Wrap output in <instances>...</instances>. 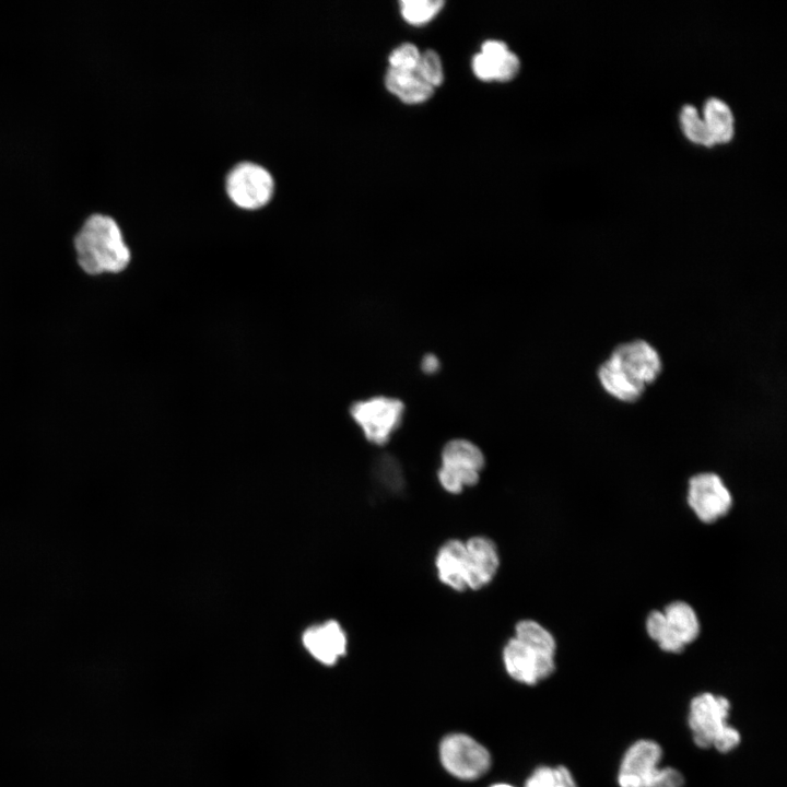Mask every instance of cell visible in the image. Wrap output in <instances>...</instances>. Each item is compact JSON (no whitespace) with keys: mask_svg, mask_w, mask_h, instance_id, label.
Wrapping results in <instances>:
<instances>
[{"mask_svg":"<svg viewBox=\"0 0 787 787\" xmlns=\"http://www.w3.org/2000/svg\"><path fill=\"white\" fill-rule=\"evenodd\" d=\"M80 268L91 275L119 273L131 261V250L117 220L105 212H92L73 237Z\"/></svg>","mask_w":787,"mask_h":787,"instance_id":"1","label":"cell"},{"mask_svg":"<svg viewBox=\"0 0 787 787\" xmlns=\"http://www.w3.org/2000/svg\"><path fill=\"white\" fill-rule=\"evenodd\" d=\"M729 712L730 703L721 695L704 692L693 697L688 724L694 743L702 749L714 748L721 753L736 749L741 736L728 724Z\"/></svg>","mask_w":787,"mask_h":787,"instance_id":"2","label":"cell"},{"mask_svg":"<svg viewBox=\"0 0 787 787\" xmlns=\"http://www.w3.org/2000/svg\"><path fill=\"white\" fill-rule=\"evenodd\" d=\"M662 749L654 740L632 743L622 756L618 771L619 787H682V774L670 766H660Z\"/></svg>","mask_w":787,"mask_h":787,"instance_id":"3","label":"cell"},{"mask_svg":"<svg viewBox=\"0 0 787 787\" xmlns=\"http://www.w3.org/2000/svg\"><path fill=\"white\" fill-rule=\"evenodd\" d=\"M484 466V454L477 444L466 438H454L441 451L437 480L443 490L457 495L480 481Z\"/></svg>","mask_w":787,"mask_h":787,"instance_id":"4","label":"cell"},{"mask_svg":"<svg viewBox=\"0 0 787 787\" xmlns=\"http://www.w3.org/2000/svg\"><path fill=\"white\" fill-rule=\"evenodd\" d=\"M404 403L397 398L375 396L350 407V415L364 437L374 445H385L401 425Z\"/></svg>","mask_w":787,"mask_h":787,"instance_id":"5","label":"cell"},{"mask_svg":"<svg viewBox=\"0 0 787 787\" xmlns=\"http://www.w3.org/2000/svg\"><path fill=\"white\" fill-rule=\"evenodd\" d=\"M225 192L235 207L247 211L259 210L271 201L274 179L262 165L240 162L227 173Z\"/></svg>","mask_w":787,"mask_h":787,"instance_id":"6","label":"cell"},{"mask_svg":"<svg viewBox=\"0 0 787 787\" xmlns=\"http://www.w3.org/2000/svg\"><path fill=\"white\" fill-rule=\"evenodd\" d=\"M439 757L449 774L463 780L481 777L491 766L490 752L465 733L446 736L439 745Z\"/></svg>","mask_w":787,"mask_h":787,"instance_id":"7","label":"cell"},{"mask_svg":"<svg viewBox=\"0 0 787 787\" xmlns=\"http://www.w3.org/2000/svg\"><path fill=\"white\" fill-rule=\"evenodd\" d=\"M503 662L514 680L528 685L547 679L555 669L553 654L528 645L515 636L503 648Z\"/></svg>","mask_w":787,"mask_h":787,"instance_id":"8","label":"cell"},{"mask_svg":"<svg viewBox=\"0 0 787 787\" xmlns=\"http://www.w3.org/2000/svg\"><path fill=\"white\" fill-rule=\"evenodd\" d=\"M688 503L703 522L709 524L728 513L732 498L719 475L704 472L690 479Z\"/></svg>","mask_w":787,"mask_h":787,"instance_id":"9","label":"cell"},{"mask_svg":"<svg viewBox=\"0 0 787 787\" xmlns=\"http://www.w3.org/2000/svg\"><path fill=\"white\" fill-rule=\"evenodd\" d=\"M608 360L629 379L644 386L653 383L662 367L656 349L644 340L619 344Z\"/></svg>","mask_w":787,"mask_h":787,"instance_id":"10","label":"cell"},{"mask_svg":"<svg viewBox=\"0 0 787 787\" xmlns=\"http://www.w3.org/2000/svg\"><path fill=\"white\" fill-rule=\"evenodd\" d=\"M467 589L480 590L492 583L500 568L496 543L485 536H473L465 541Z\"/></svg>","mask_w":787,"mask_h":787,"instance_id":"11","label":"cell"},{"mask_svg":"<svg viewBox=\"0 0 787 787\" xmlns=\"http://www.w3.org/2000/svg\"><path fill=\"white\" fill-rule=\"evenodd\" d=\"M302 643L317 661L332 666L345 655L348 637L338 621L328 620L308 626L302 634Z\"/></svg>","mask_w":787,"mask_h":787,"instance_id":"12","label":"cell"},{"mask_svg":"<svg viewBox=\"0 0 787 787\" xmlns=\"http://www.w3.org/2000/svg\"><path fill=\"white\" fill-rule=\"evenodd\" d=\"M435 568L443 585L457 592L467 590L465 541L446 540L436 552Z\"/></svg>","mask_w":787,"mask_h":787,"instance_id":"13","label":"cell"},{"mask_svg":"<svg viewBox=\"0 0 787 787\" xmlns=\"http://www.w3.org/2000/svg\"><path fill=\"white\" fill-rule=\"evenodd\" d=\"M385 84L389 92L406 104L423 103L434 93V87L421 78L415 68L412 70L389 68Z\"/></svg>","mask_w":787,"mask_h":787,"instance_id":"14","label":"cell"},{"mask_svg":"<svg viewBox=\"0 0 787 787\" xmlns=\"http://www.w3.org/2000/svg\"><path fill=\"white\" fill-rule=\"evenodd\" d=\"M598 378L607 392L624 402H634L638 400L646 387L629 379L609 360L603 362L598 368Z\"/></svg>","mask_w":787,"mask_h":787,"instance_id":"15","label":"cell"},{"mask_svg":"<svg viewBox=\"0 0 787 787\" xmlns=\"http://www.w3.org/2000/svg\"><path fill=\"white\" fill-rule=\"evenodd\" d=\"M668 629L684 646L692 643L700 633V623L693 608L683 601H674L665 609Z\"/></svg>","mask_w":787,"mask_h":787,"instance_id":"16","label":"cell"},{"mask_svg":"<svg viewBox=\"0 0 787 787\" xmlns=\"http://www.w3.org/2000/svg\"><path fill=\"white\" fill-rule=\"evenodd\" d=\"M703 120L714 143L729 142L735 133L733 115L729 106L719 98H708L703 107Z\"/></svg>","mask_w":787,"mask_h":787,"instance_id":"17","label":"cell"},{"mask_svg":"<svg viewBox=\"0 0 787 787\" xmlns=\"http://www.w3.org/2000/svg\"><path fill=\"white\" fill-rule=\"evenodd\" d=\"M514 636L519 641L555 655V639L552 634L537 621L524 619L516 623Z\"/></svg>","mask_w":787,"mask_h":787,"instance_id":"18","label":"cell"},{"mask_svg":"<svg viewBox=\"0 0 787 787\" xmlns=\"http://www.w3.org/2000/svg\"><path fill=\"white\" fill-rule=\"evenodd\" d=\"M525 787H578V785L567 767L541 765L527 778Z\"/></svg>","mask_w":787,"mask_h":787,"instance_id":"19","label":"cell"},{"mask_svg":"<svg viewBox=\"0 0 787 787\" xmlns=\"http://www.w3.org/2000/svg\"><path fill=\"white\" fill-rule=\"evenodd\" d=\"M680 124L685 137L690 141L704 146H712L715 144L703 118L693 105H685L682 107L680 113Z\"/></svg>","mask_w":787,"mask_h":787,"instance_id":"20","label":"cell"},{"mask_svg":"<svg viewBox=\"0 0 787 787\" xmlns=\"http://www.w3.org/2000/svg\"><path fill=\"white\" fill-rule=\"evenodd\" d=\"M441 0H402L400 10L402 17L410 24L421 25L432 20L443 8Z\"/></svg>","mask_w":787,"mask_h":787,"instance_id":"21","label":"cell"},{"mask_svg":"<svg viewBox=\"0 0 787 787\" xmlns=\"http://www.w3.org/2000/svg\"><path fill=\"white\" fill-rule=\"evenodd\" d=\"M415 69L421 78L433 87L443 82L444 74L441 58L434 50L422 52Z\"/></svg>","mask_w":787,"mask_h":787,"instance_id":"22","label":"cell"},{"mask_svg":"<svg viewBox=\"0 0 787 787\" xmlns=\"http://www.w3.org/2000/svg\"><path fill=\"white\" fill-rule=\"evenodd\" d=\"M421 52L410 43H406L393 49L389 56V64L392 69L412 70L416 67Z\"/></svg>","mask_w":787,"mask_h":787,"instance_id":"23","label":"cell"},{"mask_svg":"<svg viewBox=\"0 0 787 787\" xmlns=\"http://www.w3.org/2000/svg\"><path fill=\"white\" fill-rule=\"evenodd\" d=\"M508 54L500 59L490 58L481 52L477 54L472 60L474 74L482 81H497L500 68Z\"/></svg>","mask_w":787,"mask_h":787,"instance_id":"24","label":"cell"},{"mask_svg":"<svg viewBox=\"0 0 787 787\" xmlns=\"http://www.w3.org/2000/svg\"><path fill=\"white\" fill-rule=\"evenodd\" d=\"M509 51L505 43L493 39L484 42L481 47V54L494 59L503 58Z\"/></svg>","mask_w":787,"mask_h":787,"instance_id":"25","label":"cell"},{"mask_svg":"<svg viewBox=\"0 0 787 787\" xmlns=\"http://www.w3.org/2000/svg\"><path fill=\"white\" fill-rule=\"evenodd\" d=\"M441 367V363L437 356L434 354H426L423 356L421 362V369L427 375L435 374Z\"/></svg>","mask_w":787,"mask_h":787,"instance_id":"26","label":"cell"},{"mask_svg":"<svg viewBox=\"0 0 787 787\" xmlns=\"http://www.w3.org/2000/svg\"><path fill=\"white\" fill-rule=\"evenodd\" d=\"M491 787H514V786L508 785V784H504V783H500V784H494V785H492Z\"/></svg>","mask_w":787,"mask_h":787,"instance_id":"27","label":"cell"}]
</instances>
